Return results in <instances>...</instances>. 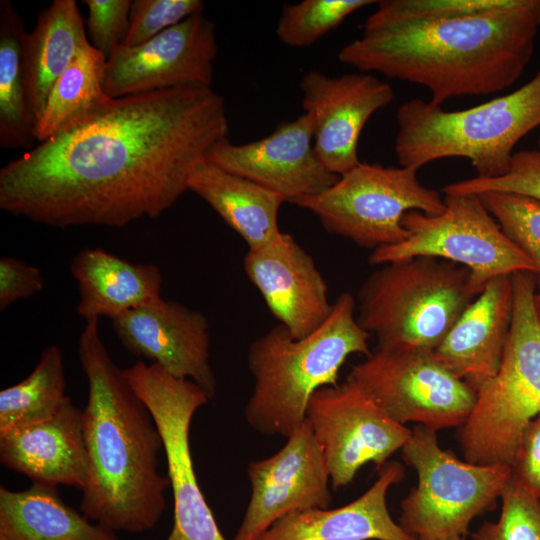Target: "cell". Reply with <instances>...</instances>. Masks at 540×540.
Returning <instances> with one entry per match:
<instances>
[{
  "label": "cell",
  "mask_w": 540,
  "mask_h": 540,
  "mask_svg": "<svg viewBox=\"0 0 540 540\" xmlns=\"http://www.w3.org/2000/svg\"><path fill=\"white\" fill-rule=\"evenodd\" d=\"M201 0H134L125 46H136L183 20L202 14Z\"/></svg>",
  "instance_id": "34"
},
{
  "label": "cell",
  "mask_w": 540,
  "mask_h": 540,
  "mask_svg": "<svg viewBox=\"0 0 540 540\" xmlns=\"http://www.w3.org/2000/svg\"><path fill=\"white\" fill-rule=\"evenodd\" d=\"M90 44L106 59L123 45L129 31L131 0H84Z\"/></svg>",
  "instance_id": "35"
},
{
  "label": "cell",
  "mask_w": 540,
  "mask_h": 540,
  "mask_svg": "<svg viewBox=\"0 0 540 540\" xmlns=\"http://www.w3.org/2000/svg\"><path fill=\"white\" fill-rule=\"evenodd\" d=\"M111 324L131 354L195 382L210 399L214 397L217 381L209 362V323L202 312L159 298L111 319Z\"/></svg>",
  "instance_id": "18"
},
{
  "label": "cell",
  "mask_w": 540,
  "mask_h": 540,
  "mask_svg": "<svg viewBox=\"0 0 540 540\" xmlns=\"http://www.w3.org/2000/svg\"><path fill=\"white\" fill-rule=\"evenodd\" d=\"M313 138V118L304 112L280 123L264 138L238 145L227 138L211 150L206 161L291 202L326 190L340 177L319 161Z\"/></svg>",
  "instance_id": "17"
},
{
  "label": "cell",
  "mask_w": 540,
  "mask_h": 540,
  "mask_svg": "<svg viewBox=\"0 0 540 540\" xmlns=\"http://www.w3.org/2000/svg\"><path fill=\"white\" fill-rule=\"evenodd\" d=\"M124 376L151 412L163 441L173 494V525L164 540H227L199 486L190 448L194 414L210 397L195 382L139 359Z\"/></svg>",
  "instance_id": "11"
},
{
  "label": "cell",
  "mask_w": 540,
  "mask_h": 540,
  "mask_svg": "<svg viewBox=\"0 0 540 540\" xmlns=\"http://www.w3.org/2000/svg\"><path fill=\"white\" fill-rule=\"evenodd\" d=\"M0 540H121L116 532L67 505L56 486H0Z\"/></svg>",
  "instance_id": "25"
},
{
  "label": "cell",
  "mask_w": 540,
  "mask_h": 540,
  "mask_svg": "<svg viewBox=\"0 0 540 540\" xmlns=\"http://www.w3.org/2000/svg\"><path fill=\"white\" fill-rule=\"evenodd\" d=\"M106 57L90 42L79 49L50 90L36 122V139L42 142L68 121L108 96L104 92Z\"/></svg>",
  "instance_id": "29"
},
{
  "label": "cell",
  "mask_w": 540,
  "mask_h": 540,
  "mask_svg": "<svg viewBox=\"0 0 540 540\" xmlns=\"http://www.w3.org/2000/svg\"><path fill=\"white\" fill-rule=\"evenodd\" d=\"M500 499L498 520L485 521L471 534L472 540H540V499L513 478Z\"/></svg>",
  "instance_id": "32"
},
{
  "label": "cell",
  "mask_w": 540,
  "mask_h": 540,
  "mask_svg": "<svg viewBox=\"0 0 540 540\" xmlns=\"http://www.w3.org/2000/svg\"><path fill=\"white\" fill-rule=\"evenodd\" d=\"M511 469L512 478L540 499V414L523 430Z\"/></svg>",
  "instance_id": "37"
},
{
  "label": "cell",
  "mask_w": 540,
  "mask_h": 540,
  "mask_svg": "<svg viewBox=\"0 0 540 540\" xmlns=\"http://www.w3.org/2000/svg\"><path fill=\"white\" fill-rule=\"evenodd\" d=\"M442 191L444 195L511 193L540 200V149L515 152L509 170L502 176L464 179L446 185Z\"/></svg>",
  "instance_id": "33"
},
{
  "label": "cell",
  "mask_w": 540,
  "mask_h": 540,
  "mask_svg": "<svg viewBox=\"0 0 540 540\" xmlns=\"http://www.w3.org/2000/svg\"><path fill=\"white\" fill-rule=\"evenodd\" d=\"M477 296L466 267L416 256L383 264L366 278L357 320L377 348L434 351Z\"/></svg>",
  "instance_id": "6"
},
{
  "label": "cell",
  "mask_w": 540,
  "mask_h": 540,
  "mask_svg": "<svg viewBox=\"0 0 540 540\" xmlns=\"http://www.w3.org/2000/svg\"><path fill=\"white\" fill-rule=\"evenodd\" d=\"M306 419L322 449L335 490L350 484L370 462L379 469L403 448L412 433L348 379L317 390L308 403Z\"/></svg>",
  "instance_id": "13"
},
{
  "label": "cell",
  "mask_w": 540,
  "mask_h": 540,
  "mask_svg": "<svg viewBox=\"0 0 540 540\" xmlns=\"http://www.w3.org/2000/svg\"><path fill=\"white\" fill-rule=\"evenodd\" d=\"M368 333L358 322L356 299L341 293L327 321L312 334L295 339L277 324L254 339L247 352L254 379L245 406L248 425L264 435L290 436L307 415L312 395L337 384L352 354L370 355Z\"/></svg>",
  "instance_id": "4"
},
{
  "label": "cell",
  "mask_w": 540,
  "mask_h": 540,
  "mask_svg": "<svg viewBox=\"0 0 540 540\" xmlns=\"http://www.w3.org/2000/svg\"><path fill=\"white\" fill-rule=\"evenodd\" d=\"M188 190L213 208L248 250L261 248L282 233L278 213L285 199L251 180L203 161L192 172Z\"/></svg>",
  "instance_id": "24"
},
{
  "label": "cell",
  "mask_w": 540,
  "mask_h": 540,
  "mask_svg": "<svg viewBox=\"0 0 540 540\" xmlns=\"http://www.w3.org/2000/svg\"><path fill=\"white\" fill-rule=\"evenodd\" d=\"M346 379L397 423L414 422L435 431L462 426L476 402V391L433 351L376 348L352 366Z\"/></svg>",
  "instance_id": "12"
},
{
  "label": "cell",
  "mask_w": 540,
  "mask_h": 540,
  "mask_svg": "<svg viewBox=\"0 0 540 540\" xmlns=\"http://www.w3.org/2000/svg\"><path fill=\"white\" fill-rule=\"evenodd\" d=\"M417 171L360 162L326 190L290 203L316 215L327 232L374 251L407 238L402 218L408 211L444 212V197L421 184Z\"/></svg>",
  "instance_id": "9"
},
{
  "label": "cell",
  "mask_w": 540,
  "mask_h": 540,
  "mask_svg": "<svg viewBox=\"0 0 540 540\" xmlns=\"http://www.w3.org/2000/svg\"><path fill=\"white\" fill-rule=\"evenodd\" d=\"M79 290L77 314L85 322L113 319L161 298L162 274L151 263H133L101 248H85L70 264Z\"/></svg>",
  "instance_id": "23"
},
{
  "label": "cell",
  "mask_w": 540,
  "mask_h": 540,
  "mask_svg": "<svg viewBox=\"0 0 540 540\" xmlns=\"http://www.w3.org/2000/svg\"><path fill=\"white\" fill-rule=\"evenodd\" d=\"M478 196L506 236L532 261L540 290V200L511 193Z\"/></svg>",
  "instance_id": "31"
},
{
  "label": "cell",
  "mask_w": 540,
  "mask_h": 540,
  "mask_svg": "<svg viewBox=\"0 0 540 540\" xmlns=\"http://www.w3.org/2000/svg\"><path fill=\"white\" fill-rule=\"evenodd\" d=\"M444 202L439 215L405 213L407 238L374 250L369 263L383 265L416 256L445 259L469 269L478 295L496 277L535 272L532 261L506 236L478 195L445 194Z\"/></svg>",
  "instance_id": "10"
},
{
  "label": "cell",
  "mask_w": 540,
  "mask_h": 540,
  "mask_svg": "<svg viewBox=\"0 0 540 540\" xmlns=\"http://www.w3.org/2000/svg\"><path fill=\"white\" fill-rule=\"evenodd\" d=\"M44 287L40 270L14 257L0 259V310L13 303L30 298Z\"/></svg>",
  "instance_id": "36"
},
{
  "label": "cell",
  "mask_w": 540,
  "mask_h": 540,
  "mask_svg": "<svg viewBox=\"0 0 540 540\" xmlns=\"http://www.w3.org/2000/svg\"><path fill=\"white\" fill-rule=\"evenodd\" d=\"M21 15L9 0L0 1V147L31 149L36 120L27 100L25 39Z\"/></svg>",
  "instance_id": "27"
},
{
  "label": "cell",
  "mask_w": 540,
  "mask_h": 540,
  "mask_svg": "<svg viewBox=\"0 0 540 540\" xmlns=\"http://www.w3.org/2000/svg\"><path fill=\"white\" fill-rule=\"evenodd\" d=\"M533 304H534L535 314L540 325V290H536L534 294Z\"/></svg>",
  "instance_id": "38"
},
{
  "label": "cell",
  "mask_w": 540,
  "mask_h": 540,
  "mask_svg": "<svg viewBox=\"0 0 540 540\" xmlns=\"http://www.w3.org/2000/svg\"><path fill=\"white\" fill-rule=\"evenodd\" d=\"M243 266L271 313L295 339L312 334L331 315L327 283L291 234L282 232L269 244L248 250Z\"/></svg>",
  "instance_id": "19"
},
{
  "label": "cell",
  "mask_w": 540,
  "mask_h": 540,
  "mask_svg": "<svg viewBox=\"0 0 540 540\" xmlns=\"http://www.w3.org/2000/svg\"><path fill=\"white\" fill-rule=\"evenodd\" d=\"M0 463L32 482L82 491L89 473L82 410L69 397L52 418L0 433Z\"/></svg>",
  "instance_id": "20"
},
{
  "label": "cell",
  "mask_w": 540,
  "mask_h": 540,
  "mask_svg": "<svg viewBox=\"0 0 540 540\" xmlns=\"http://www.w3.org/2000/svg\"><path fill=\"white\" fill-rule=\"evenodd\" d=\"M302 107L314 122V152L339 176L361 161L358 143L370 117L394 100L393 88L371 73L329 76L317 70L301 79Z\"/></svg>",
  "instance_id": "16"
},
{
  "label": "cell",
  "mask_w": 540,
  "mask_h": 540,
  "mask_svg": "<svg viewBox=\"0 0 540 540\" xmlns=\"http://www.w3.org/2000/svg\"><path fill=\"white\" fill-rule=\"evenodd\" d=\"M538 148L540 149V137L538 139Z\"/></svg>",
  "instance_id": "40"
},
{
  "label": "cell",
  "mask_w": 540,
  "mask_h": 540,
  "mask_svg": "<svg viewBox=\"0 0 540 540\" xmlns=\"http://www.w3.org/2000/svg\"><path fill=\"white\" fill-rule=\"evenodd\" d=\"M441 540H464V537L462 536H452Z\"/></svg>",
  "instance_id": "39"
},
{
  "label": "cell",
  "mask_w": 540,
  "mask_h": 540,
  "mask_svg": "<svg viewBox=\"0 0 540 540\" xmlns=\"http://www.w3.org/2000/svg\"><path fill=\"white\" fill-rule=\"evenodd\" d=\"M403 476L400 463L386 462L375 483L359 498L335 509L285 515L257 540H415L392 519L387 508V492Z\"/></svg>",
  "instance_id": "22"
},
{
  "label": "cell",
  "mask_w": 540,
  "mask_h": 540,
  "mask_svg": "<svg viewBox=\"0 0 540 540\" xmlns=\"http://www.w3.org/2000/svg\"><path fill=\"white\" fill-rule=\"evenodd\" d=\"M371 0H303L282 7L276 35L290 47L313 45L337 28L355 11L374 4Z\"/></svg>",
  "instance_id": "30"
},
{
  "label": "cell",
  "mask_w": 540,
  "mask_h": 540,
  "mask_svg": "<svg viewBox=\"0 0 540 540\" xmlns=\"http://www.w3.org/2000/svg\"><path fill=\"white\" fill-rule=\"evenodd\" d=\"M511 276L489 281L433 351L475 391L497 373L502 361L513 312Z\"/></svg>",
  "instance_id": "21"
},
{
  "label": "cell",
  "mask_w": 540,
  "mask_h": 540,
  "mask_svg": "<svg viewBox=\"0 0 540 540\" xmlns=\"http://www.w3.org/2000/svg\"><path fill=\"white\" fill-rule=\"evenodd\" d=\"M89 43L74 0H53L25 39V77L29 110L38 120L56 80L81 47Z\"/></svg>",
  "instance_id": "26"
},
{
  "label": "cell",
  "mask_w": 540,
  "mask_h": 540,
  "mask_svg": "<svg viewBox=\"0 0 540 540\" xmlns=\"http://www.w3.org/2000/svg\"><path fill=\"white\" fill-rule=\"evenodd\" d=\"M247 476L250 499L232 540H257L285 515L326 509L332 499L325 458L307 419L278 452L251 461Z\"/></svg>",
  "instance_id": "15"
},
{
  "label": "cell",
  "mask_w": 540,
  "mask_h": 540,
  "mask_svg": "<svg viewBox=\"0 0 540 540\" xmlns=\"http://www.w3.org/2000/svg\"><path fill=\"white\" fill-rule=\"evenodd\" d=\"M513 312L497 373L476 390V402L457 440L465 461L511 466L523 430L540 414V325L535 275L512 276Z\"/></svg>",
  "instance_id": "7"
},
{
  "label": "cell",
  "mask_w": 540,
  "mask_h": 540,
  "mask_svg": "<svg viewBox=\"0 0 540 540\" xmlns=\"http://www.w3.org/2000/svg\"><path fill=\"white\" fill-rule=\"evenodd\" d=\"M540 0H383L341 63L429 90L430 102L507 89L524 72Z\"/></svg>",
  "instance_id": "2"
},
{
  "label": "cell",
  "mask_w": 540,
  "mask_h": 540,
  "mask_svg": "<svg viewBox=\"0 0 540 540\" xmlns=\"http://www.w3.org/2000/svg\"><path fill=\"white\" fill-rule=\"evenodd\" d=\"M218 51L216 26L191 16L136 45H121L107 58L104 92L120 98L184 86H211Z\"/></svg>",
  "instance_id": "14"
},
{
  "label": "cell",
  "mask_w": 540,
  "mask_h": 540,
  "mask_svg": "<svg viewBox=\"0 0 540 540\" xmlns=\"http://www.w3.org/2000/svg\"><path fill=\"white\" fill-rule=\"evenodd\" d=\"M77 353L88 384L82 421L89 473L80 511L114 532L148 531L164 513L170 487L159 470L160 432L111 358L99 319L86 322Z\"/></svg>",
  "instance_id": "3"
},
{
  "label": "cell",
  "mask_w": 540,
  "mask_h": 540,
  "mask_svg": "<svg viewBox=\"0 0 540 540\" xmlns=\"http://www.w3.org/2000/svg\"><path fill=\"white\" fill-rule=\"evenodd\" d=\"M61 349L49 345L33 371L0 391V433L52 418L69 399Z\"/></svg>",
  "instance_id": "28"
},
{
  "label": "cell",
  "mask_w": 540,
  "mask_h": 540,
  "mask_svg": "<svg viewBox=\"0 0 540 540\" xmlns=\"http://www.w3.org/2000/svg\"><path fill=\"white\" fill-rule=\"evenodd\" d=\"M403 446L418 484L401 501L400 527L415 540L464 537L471 521L489 511L512 478L511 466L461 461L442 449L435 430L417 424Z\"/></svg>",
  "instance_id": "8"
},
{
  "label": "cell",
  "mask_w": 540,
  "mask_h": 540,
  "mask_svg": "<svg viewBox=\"0 0 540 540\" xmlns=\"http://www.w3.org/2000/svg\"><path fill=\"white\" fill-rule=\"evenodd\" d=\"M228 132L211 86L107 97L0 169V208L60 229L156 218Z\"/></svg>",
  "instance_id": "1"
},
{
  "label": "cell",
  "mask_w": 540,
  "mask_h": 540,
  "mask_svg": "<svg viewBox=\"0 0 540 540\" xmlns=\"http://www.w3.org/2000/svg\"><path fill=\"white\" fill-rule=\"evenodd\" d=\"M400 166L420 169L444 158L468 159L479 178L504 175L516 144L540 126V68L517 90L483 104L445 111L413 98L396 113Z\"/></svg>",
  "instance_id": "5"
}]
</instances>
